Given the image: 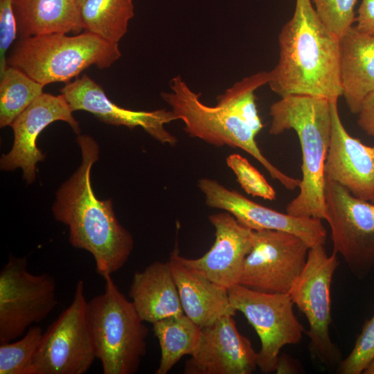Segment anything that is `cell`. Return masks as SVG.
I'll use <instances>...</instances> for the list:
<instances>
[{
    "label": "cell",
    "instance_id": "cell-1",
    "mask_svg": "<svg viewBox=\"0 0 374 374\" xmlns=\"http://www.w3.org/2000/svg\"><path fill=\"white\" fill-rule=\"evenodd\" d=\"M81 163L56 193L52 206L54 217L68 226L69 240L77 249L89 252L96 270L103 276L119 270L134 247L132 234L118 221L112 199H99L91 181L93 165L99 159V145L91 136L79 135Z\"/></svg>",
    "mask_w": 374,
    "mask_h": 374
},
{
    "label": "cell",
    "instance_id": "cell-2",
    "mask_svg": "<svg viewBox=\"0 0 374 374\" xmlns=\"http://www.w3.org/2000/svg\"><path fill=\"white\" fill-rule=\"evenodd\" d=\"M279 57L268 71L270 89L281 98L342 96L339 38L318 17L311 0H296L292 18L278 35Z\"/></svg>",
    "mask_w": 374,
    "mask_h": 374
},
{
    "label": "cell",
    "instance_id": "cell-3",
    "mask_svg": "<svg viewBox=\"0 0 374 374\" xmlns=\"http://www.w3.org/2000/svg\"><path fill=\"white\" fill-rule=\"evenodd\" d=\"M269 132L296 133L302 152V179L299 193L286 207V213L319 220L327 218L325 202V162L331 133L330 100L304 95L282 97L269 108Z\"/></svg>",
    "mask_w": 374,
    "mask_h": 374
},
{
    "label": "cell",
    "instance_id": "cell-4",
    "mask_svg": "<svg viewBox=\"0 0 374 374\" xmlns=\"http://www.w3.org/2000/svg\"><path fill=\"white\" fill-rule=\"evenodd\" d=\"M121 57L119 44L91 33H51L21 38L7 57V64L45 86L69 82L91 66L107 69Z\"/></svg>",
    "mask_w": 374,
    "mask_h": 374
},
{
    "label": "cell",
    "instance_id": "cell-5",
    "mask_svg": "<svg viewBox=\"0 0 374 374\" xmlns=\"http://www.w3.org/2000/svg\"><path fill=\"white\" fill-rule=\"evenodd\" d=\"M105 292L87 303V319L96 358L104 374H134L147 352L148 328L111 274Z\"/></svg>",
    "mask_w": 374,
    "mask_h": 374
},
{
    "label": "cell",
    "instance_id": "cell-6",
    "mask_svg": "<svg viewBox=\"0 0 374 374\" xmlns=\"http://www.w3.org/2000/svg\"><path fill=\"white\" fill-rule=\"evenodd\" d=\"M169 88V91L161 92V98L177 120L183 122L189 136L218 147L240 148L256 159L285 188L299 187L300 179L286 175L262 154L255 140L258 134L236 113L217 104L211 107L203 103L200 93L193 91L179 75L170 80Z\"/></svg>",
    "mask_w": 374,
    "mask_h": 374
},
{
    "label": "cell",
    "instance_id": "cell-7",
    "mask_svg": "<svg viewBox=\"0 0 374 374\" xmlns=\"http://www.w3.org/2000/svg\"><path fill=\"white\" fill-rule=\"evenodd\" d=\"M339 264L337 254L328 255L324 245L310 247L305 265L289 294L306 317L309 348L314 358L326 366L339 365L341 354L329 334L332 323L331 285Z\"/></svg>",
    "mask_w": 374,
    "mask_h": 374
},
{
    "label": "cell",
    "instance_id": "cell-8",
    "mask_svg": "<svg viewBox=\"0 0 374 374\" xmlns=\"http://www.w3.org/2000/svg\"><path fill=\"white\" fill-rule=\"evenodd\" d=\"M84 287L78 280L69 306L43 333L31 374H83L96 358Z\"/></svg>",
    "mask_w": 374,
    "mask_h": 374
},
{
    "label": "cell",
    "instance_id": "cell-9",
    "mask_svg": "<svg viewBox=\"0 0 374 374\" xmlns=\"http://www.w3.org/2000/svg\"><path fill=\"white\" fill-rule=\"evenodd\" d=\"M228 292L232 307L244 314L260 338L258 367L264 373L276 371L282 348L299 344L305 332L289 293L262 292L240 284Z\"/></svg>",
    "mask_w": 374,
    "mask_h": 374
},
{
    "label": "cell",
    "instance_id": "cell-10",
    "mask_svg": "<svg viewBox=\"0 0 374 374\" xmlns=\"http://www.w3.org/2000/svg\"><path fill=\"white\" fill-rule=\"evenodd\" d=\"M57 304L54 278L47 273L33 274L26 258L10 256L0 271V343L21 336Z\"/></svg>",
    "mask_w": 374,
    "mask_h": 374
},
{
    "label": "cell",
    "instance_id": "cell-11",
    "mask_svg": "<svg viewBox=\"0 0 374 374\" xmlns=\"http://www.w3.org/2000/svg\"><path fill=\"white\" fill-rule=\"evenodd\" d=\"M325 202L333 252L355 277L365 278L374 267V204L328 179Z\"/></svg>",
    "mask_w": 374,
    "mask_h": 374
},
{
    "label": "cell",
    "instance_id": "cell-12",
    "mask_svg": "<svg viewBox=\"0 0 374 374\" xmlns=\"http://www.w3.org/2000/svg\"><path fill=\"white\" fill-rule=\"evenodd\" d=\"M310 247L289 232L254 231L239 284L262 292L288 293L305 265Z\"/></svg>",
    "mask_w": 374,
    "mask_h": 374
},
{
    "label": "cell",
    "instance_id": "cell-13",
    "mask_svg": "<svg viewBox=\"0 0 374 374\" xmlns=\"http://www.w3.org/2000/svg\"><path fill=\"white\" fill-rule=\"evenodd\" d=\"M206 204L224 210L242 225L253 230H277L296 235L311 247L324 245L326 230L321 220L283 213L251 201L218 181L208 178L198 181Z\"/></svg>",
    "mask_w": 374,
    "mask_h": 374
},
{
    "label": "cell",
    "instance_id": "cell-14",
    "mask_svg": "<svg viewBox=\"0 0 374 374\" xmlns=\"http://www.w3.org/2000/svg\"><path fill=\"white\" fill-rule=\"evenodd\" d=\"M64 97L43 93L37 98L11 124L14 134L12 148L0 160L1 169L5 171L20 168L28 184L36 179L37 163L45 156L37 146V139L51 123L61 121L68 123L76 134H80L78 122Z\"/></svg>",
    "mask_w": 374,
    "mask_h": 374
},
{
    "label": "cell",
    "instance_id": "cell-15",
    "mask_svg": "<svg viewBox=\"0 0 374 374\" xmlns=\"http://www.w3.org/2000/svg\"><path fill=\"white\" fill-rule=\"evenodd\" d=\"M231 315L201 328L199 344L186 361L185 374H251L258 367V353L240 333Z\"/></svg>",
    "mask_w": 374,
    "mask_h": 374
},
{
    "label": "cell",
    "instance_id": "cell-16",
    "mask_svg": "<svg viewBox=\"0 0 374 374\" xmlns=\"http://www.w3.org/2000/svg\"><path fill=\"white\" fill-rule=\"evenodd\" d=\"M60 92L73 112H90L109 125L131 129L140 127L163 144L175 145L177 142L176 136L165 127L166 124L178 121L171 109L135 111L119 107L111 101L103 87L87 74L66 83Z\"/></svg>",
    "mask_w": 374,
    "mask_h": 374
},
{
    "label": "cell",
    "instance_id": "cell-17",
    "mask_svg": "<svg viewBox=\"0 0 374 374\" xmlns=\"http://www.w3.org/2000/svg\"><path fill=\"white\" fill-rule=\"evenodd\" d=\"M208 220L215 228L211 249L198 258H187L179 253L178 257L189 269L229 290L239 284L245 258L253 246L254 231L226 211L210 215Z\"/></svg>",
    "mask_w": 374,
    "mask_h": 374
},
{
    "label": "cell",
    "instance_id": "cell-18",
    "mask_svg": "<svg viewBox=\"0 0 374 374\" xmlns=\"http://www.w3.org/2000/svg\"><path fill=\"white\" fill-rule=\"evenodd\" d=\"M337 100H330L331 133L326 179L344 186L356 197L371 201L374 197V145H366L348 133L339 114Z\"/></svg>",
    "mask_w": 374,
    "mask_h": 374
},
{
    "label": "cell",
    "instance_id": "cell-19",
    "mask_svg": "<svg viewBox=\"0 0 374 374\" xmlns=\"http://www.w3.org/2000/svg\"><path fill=\"white\" fill-rule=\"evenodd\" d=\"M177 244L169 262L177 284L184 314L201 328L236 311L232 307L228 290L189 269L179 259Z\"/></svg>",
    "mask_w": 374,
    "mask_h": 374
},
{
    "label": "cell",
    "instance_id": "cell-20",
    "mask_svg": "<svg viewBox=\"0 0 374 374\" xmlns=\"http://www.w3.org/2000/svg\"><path fill=\"white\" fill-rule=\"evenodd\" d=\"M129 296L144 322L184 314L169 261H156L134 272Z\"/></svg>",
    "mask_w": 374,
    "mask_h": 374
},
{
    "label": "cell",
    "instance_id": "cell-21",
    "mask_svg": "<svg viewBox=\"0 0 374 374\" xmlns=\"http://www.w3.org/2000/svg\"><path fill=\"white\" fill-rule=\"evenodd\" d=\"M339 54L342 96L349 110L357 114L374 91V37L353 26L339 38Z\"/></svg>",
    "mask_w": 374,
    "mask_h": 374
},
{
    "label": "cell",
    "instance_id": "cell-22",
    "mask_svg": "<svg viewBox=\"0 0 374 374\" xmlns=\"http://www.w3.org/2000/svg\"><path fill=\"white\" fill-rule=\"evenodd\" d=\"M21 38L83 30L77 0H12Z\"/></svg>",
    "mask_w": 374,
    "mask_h": 374
},
{
    "label": "cell",
    "instance_id": "cell-23",
    "mask_svg": "<svg viewBox=\"0 0 374 374\" xmlns=\"http://www.w3.org/2000/svg\"><path fill=\"white\" fill-rule=\"evenodd\" d=\"M158 339L161 359L156 374H167L179 359L191 355L199 344L201 328L185 314L152 323Z\"/></svg>",
    "mask_w": 374,
    "mask_h": 374
},
{
    "label": "cell",
    "instance_id": "cell-24",
    "mask_svg": "<svg viewBox=\"0 0 374 374\" xmlns=\"http://www.w3.org/2000/svg\"><path fill=\"white\" fill-rule=\"evenodd\" d=\"M80 12L84 31L119 44L134 15L133 0H85Z\"/></svg>",
    "mask_w": 374,
    "mask_h": 374
},
{
    "label": "cell",
    "instance_id": "cell-25",
    "mask_svg": "<svg viewBox=\"0 0 374 374\" xmlns=\"http://www.w3.org/2000/svg\"><path fill=\"white\" fill-rule=\"evenodd\" d=\"M0 77V126L4 127L44 93V86L9 65Z\"/></svg>",
    "mask_w": 374,
    "mask_h": 374
},
{
    "label": "cell",
    "instance_id": "cell-26",
    "mask_svg": "<svg viewBox=\"0 0 374 374\" xmlns=\"http://www.w3.org/2000/svg\"><path fill=\"white\" fill-rule=\"evenodd\" d=\"M268 71H261L235 82L217 97V105L236 113L258 134L263 125L258 115L255 91L268 83Z\"/></svg>",
    "mask_w": 374,
    "mask_h": 374
},
{
    "label": "cell",
    "instance_id": "cell-27",
    "mask_svg": "<svg viewBox=\"0 0 374 374\" xmlns=\"http://www.w3.org/2000/svg\"><path fill=\"white\" fill-rule=\"evenodd\" d=\"M43 333L39 326H30L21 339L1 343L0 374H31Z\"/></svg>",
    "mask_w": 374,
    "mask_h": 374
},
{
    "label": "cell",
    "instance_id": "cell-28",
    "mask_svg": "<svg viewBox=\"0 0 374 374\" xmlns=\"http://www.w3.org/2000/svg\"><path fill=\"white\" fill-rule=\"evenodd\" d=\"M323 25L338 38L355 22L357 0H311Z\"/></svg>",
    "mask_w": 374,
    "mask_h": 374
},
{
    "label": "cell",
    "instance_id": "cell-29",
    "mask_svg": "<svg viewBox=\"0 0 374 374\" xmlns=\"http://www.w3.org/2000/svg\"><path fill=\"white\" fill-rule=\"evenodd\" d=\"M226 161L246 193L267 200L276 199L275 190L246 158L238 154H232L226 158Z\"/></svg>",
    "mask_w": 374,
    "mask_h": 374
},
{
    "label": "cell",
    "instance_id": "cell-30",
    "mask_svg": "<svg viewBox=\"0 0 374 374\" xmlns=\"http://www.w3.org/2000/svg\"><path fill=\"white\" fill-rule=\"evenodd\" d=\"M374 357V314L367 320L350 354L338 365L340 374H361Z\"/></svg>",
    "mask_w": 374,
    "mask_h": 374
},
{
    "label": "cell",
    "instance_id": "cell-31",
    "mask_svg": "<svg viewBox=\"0 0 374 374\" xmlns=\"http://www.w3.org/2000/svg\"><path fill=\"white\" fill-rule=\"evenodd\" d=\"M17 33L12 0H0V74L8 66L6 53Z\"/></svg>",
    "mask_w": 374,
    "mask_h": 374
},
{
    "label": "cell",
    "instance_id": "cell-32",
    "mask_svg": "<svg viewBox=\"0 0 374 374\" xmlns=\"http://www.w3.org/2000/svg\"><path fill=\"white\" fill-rule=\"evenodd\" d=\"M356 29L374 37V0H362L355 18Z\"/></svg>",
    "mask_w": 374,
    "mask_h": 374
},
{
    "label": "cell",
    "instance_id": "cell-33",
    "mask_svg": "<svg viewBox=\"0 0 374 374\" xmlns=\"http://www.w3.org/2000/svg\"><path fill=\"white\" fill-rule=\"evenodd\" d=\"M357 115L359 127L374 137V91L366 96Z\"/></svg>",
    "mask_w": 374,
    "mask_h": 374
},
{
    "label": "cell",
    "instance_id": "cell-34",
    "mask_svg": "<svg viewBox=\"0 0 374 374\" xmlns=\"http://www.w3.org/2000/svg\"><path fill=\"white\" fill-rule=\"evenodd\" d=\"M300 366L299 362L293 360L286 354L280 355L278 357L276 373H297Z\"/></svg>",
    "mask_w": 374,
    "mask_h": 374
},
{
    "label": "cell",
    "instance_id": "cell-35",
    "mask_svg": "<svg viewBox=\"0 0 374 374\" xmlns=\"http://www.w3.org/2000/svg\"><path fill=\"white\" fill-rule=\"evenodd\" d=\"M364 374H374V357L363 371Z\"/></svg>",
    "mask_w": 374,
    "mask_h": 374
},
{
    "label": "cell",
    "instance_id": "cell-36",
    "mask_svg": "<svg viewBox=\"0 0 374 374\" xmlns=\"http://www.w3.org/2000/svg\"><path fill=\"white\" fill-rule=\"evenodd\" d=\"M85 0H77L78 1V4L79 6V8L81 6V5L83 3V2Z\"/></svg>",
    "mask_w": 374,
    "mask_h": 374
},
{
    "label": "cell",
    "instance_id": "cell-37",
    "mask_svg": "<svg viewBox=\"0 0 374 374\" xmlns=\"http://www.w3.org/2000/svg\"><path fill=\"white\" fill-rule=\"evenodd\" d=\"M370 202H371L372 203L374 204V197H373V198Z\"/></svg>",
    "mask_w": 374,
    "mask_h": 374
}]
</instances>
